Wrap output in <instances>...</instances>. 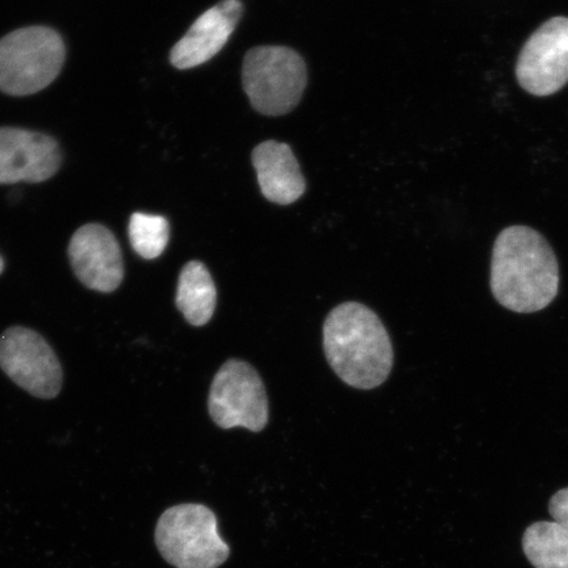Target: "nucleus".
<instances>
[{
    "label": "nucleus",
    "instance_id": "6e6552de",
    "mask_svg": "<svg viewBox=\"0 0 568 568\" xmlns=\"http://www.w3.org/2000/svg\"><path fill=\"white\" fill-rule=\"evenodd\" d=\"M520 87L535 97H550L568 83V18H552L532 33L516 63Z\"/></svg>",
    "mask_w": 568,
    "mask_h": 568
},
{
    "label": "nucleus",
    "instance_id": "2eb2a0df",
    "mask_svg": "<svg viewBox=\"0 0 568 568\" xmlns=\"http://www.w3.org/2000/svg\"><path fill=\"white\" fill-rule=\"evenodd\" d=\"M170 239L166 217L133 213L130 222V240L133 251L144 260H155L165 252Z\"/></svg>",
    "mask_w": 568,
    "mask_h": 568
},
{
    "label": "nucleus",
    "instance_id": "dca6fc26",
    "mask_svg": "<svg viewBox=\"0 0 568 568\" xmlns=\"http://www.w3.org/2000/svg\"><path fill=\"white\" fill-rule=\"evenodd\" d=\"M549 513L554 521L568 527V487L560 489V491L551 497Z\"/></svg>",
    "mask_w": 568,
    "mask_h": 568
},
{
    "label": "nucleus",
    "instance_id": "0eeeda50",
    "mask_svg": "<svg viewBox=\"0 0 568 568\" xmlns=\"http://www.w3.org/2000/svg\"><path fill=\"white\" fill-rule=\"evenodd\" d=\"M0 368L39 399H53L62 387V367L51 345L38 332L12 326L0 336Z\"/></svg>",
    "mask_w": 568,
    "mask_h": 568
},
{
    "label": "nucleus",
    "instance_id": "4468645a",
    "mask_svg": "<svg viewBox=\"0 0 568 568\" xmlns=\"http://www.w3.org/2000/svg\"><path fill=\"white\" fill-rule=\"evenodd\" d=\"M523 549L536 568H568V527L539 521L525 530Z\"/></svg>",
    "mask_w": 568,
    "mask_h": 568
},
{
    "label": "nucleus",
    "instance_id": "9d476101",
    "mask_svg": "<svg viewBox=\"0 0 568 568\" xmlns=\"http://www.w3.org/2000/svg\"><path fill=\"white\" fill-rule=\"evenodd\" d=\"M61 166L57 141L39 132L0 128V184L40 183Z\"/></svg>",
    "mask_w": 568,
    "mask_h": 568
},
{
    "label": "nucleus",
    "instance_id": "20e7f679",
    "mask_svg": "<svg viewBox=\"0 0 568 568\" xmlns=\"http://www.w3.org/2000/svg\"><path fill=\"white\" fill-rule=\"evenodd\" d=\"M67 49L52 28L27 27L0 40V91L27 97L44 90L61 73Z\"/></svg>",
    "mask_w": 568,
    "mask_h": 568
},
{
    "label": "nucleus",
    "instance_id": "f8f14e48",
    "mask_svg": "<svg viewBox=\"0 0 568 568\" xmlns=\"http://www.w3.org/2000/svg\"><path fill=\"white\" fill-rule=\"evenodd\" d=\"M252 161L262 194L267 201L288 205L305 193L300 162L287 144L273 140L262 142L254 149Z\"/></svg>",
    "mask_w": 568,
    "mask_h": 568
},
{
    "label": "nucleus",
    "instance_id": "39448f33",
    "mask_svg": "<svg viewBox=\"0 0 568 568\" xmlns=\"http://www.w3.org/2000/svg\"><path fill=\"white\" fill-rule=\"evenodd\" d=\"M243 87L255 111L266 116L286 115L301 102L307 67L302 55L287 47L253 48L244 59Z\"/></svg>",
    "mask_w": 568,
    "mask_h": 568
},
{
    "label": "nucleus",
    "instance_id": "1a4fd4ad",
    "mask_svg": "<svg viewBox=\"0 0 568 568\" xmlns=\"http://www.w3.org/2000/svg\"><path fill=\"white\" fill-rule=\"evenodd\" d=\"M68 253L71 268L84 287L110 294L122 284V247L104 225H83L71 237Z\"/></svg>",
    "mask_w": 568,
    "mask_h": 568
},
{
    "label": "nucleus",
    "instance_id": "f3484780",
    "mask_svg": "<svg viewBox=\"0 0 568 568\" xmlns=\"http://www.w3.org/2000/svg\"><path fill=\"white\" fill-rule=\"evenodd\" d=\"M3 270H4V261L2 257H0V275H2Z\"/></svg>",
    "mask_w": 568,
    "mask_h": 568
},
{
    "label": "nucleus",
    "instance_id": "9b49d317",
    "mask_svg": "<svg viewBox=\"0 0 568 568\" xmlns=\"http://www.w3.org/2000/svg\"><path fill=\"white\" fill-rule=\"evenodd\" d=\"M241 0H223L199 17L170 54L173 67L193 69L210 61L225 47L243 17Z\"/></svg>",
    "mask_w": 568,
    "mask_h": 568
},
{
    "label": "nucleus",
    "instance_id": "f257e3e1",
    "mask_svg": "<svg viewBox=\"0 0 568 568\" xmlns=\"http://www.w3.org/2000/svg\"><path fill=\"white\" fill-rule=\"evenodd\" d=\"M559 282L557 255L541 233L527 225L500 232L489 280L497 303L516 314H535L556 300Z\"/></svg>",
    "mask_w": 568,
    "mask_h": 568
},
{
    "label": "nucleus",
    "instance_id": "7ed1b4c3",
    "mask_svg": "<svg viewBox=\"0 0 568 568\" xmlns=\"http://www.w3.org/2000/svg\"><path fill=\"white\" fill-rule=\"evenodd\" d=\"M155 545L163 559L176 568H219L231 556L216 515L203 504L166 509L155 527Z\"/></svg>",
    "mask_w": 568,
    "mask_h": 568
},
{
    "label": "nucleus",
    "instance_id": "ddd939ff",
    "mask_svg": "<svg viewBox=\"0 0 568 568\" xmlns=\"http://www.w3.org/2000/svg\"><path fill=\"white\" fill-rule=\"evenodd\" d=\"M217 290L210 270L201 261L184 265L178 281L175 304L193 326H203L215 314Z\"/></svg>",
    "mask_w": 568,
    "mask_h": 568
},
{
    "label": "nucleus",
    "instance_id": "f03ea898",
    "mask_svg": "<svg viewBox=\"0 0 568 568\" xmlns=\"http://www.w3.org/2000/svg\"><path fill=\"white\" fill-rule=\"evenodd\" d=\"M324 352L333 372L346 385L373 389L394 366V347L386 326L366 305H337L324 323Z\"/></svg>",
    "mask_w": 568,
    "mask_h": 568
},
{
    "label": "nucleus",
    "instance_id": "423d86ee",
    "mask_svg": "<svg viewBox=\"0 0 568 568\" xmlns=\"http://www.w3.org/2000/svg\"><path fill=\"white\" fill-rule=\"evenodd\" d=\"M209 410L220 428L243 426L255 433L265 429L268 400L264 382L255 368L240 359L225 362L213 378Z\"/></svg>",
    "mask_w": 568,
    "mask_h": 568
}]
</instances>
